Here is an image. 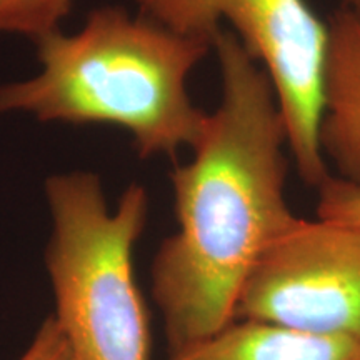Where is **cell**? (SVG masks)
<instances>
[{"label":"cell","instance_id":"ba28073f","mask_svg":"<svg viewBox=\"0 0 360 360\" xmlns=\"http://www.w3.org/2000/svg\"><path fill=\"white\" fill-rule=\"evenodd\" d=\"M74 0H0V34H22L39 40L58 30Z\"/></svg>","mask_w":360,"mask_h":360},{"label":"cell","instance_id":"277c9868","mask_svg":"<svg viewBox=\"0 0 360 360\" xmlns=\"http://www.w3.org/2000/svg\"><path fill=\"white\" fill-rule=\"evenodd\" d=\"M139 13L174 32L212 42L232 30L276 87L289 154L300 179L317 188L330 175L319 143L327 22L307 0H135Z\"/></svg>","mask_w":360,"mask_h":360},{"label":"cell","instance_id":"6da1fadb","mask_svg":"<svg viewBox=\"0 0 360 360\" xmlns=\"http://www.w3.org/2000/svg\"><path fill=\"white\" fill-rule=\"evenodd\" d=\"M220 102L192 159L170 172L177 231L152 260V299L170 350L236 319L264 252L297 219L287 202L289 141L276 87L232 30L212 37Z\"/></svg>","mask_w":360,"mask_h":360},{"label":"cell","instance_id":"8992f818","mask_svg":"<svg viewBox=\"0 0 360 360\" xmlns=\"http://www.w3.org/2000/svg\"><path fill=\"white\" fill-rule=\"evenodd\" d=\"M326 22L319 143L332 175L360 186V13L340 6Z\"/></svg>","mask_w":360,"mask_h":360},{"label":"cell","instance_id":"3957f363","mask_svg":"<svg viewBox=\"0 0 360 360\" xmlns=\"http://www.w3.org/2000/svg\"><path fill=\"white\" fill-rule=\"evenodd\" d=\"M52 232L45 269L52 315L77 360H150V315L134 252L148 219L147 188L130 184L114 210L98 175L57 174L45 182Z\"/></svg>","mask_w":360,"mask_h":360},{"label":"cell","instance_id":"30bf717a","mask_svg":"<svg viewBox=\"0 0 360 360\" xmlns=\"http://www.w3.org/2000/svg\"><path fill=\"white\" fill-rule=\"evenodd\" d=\"M17 360H77L56 319L49 317L35 332L32 342Z\"/></svg>","mask_w":360,"mask_h":360},{"label":"cell","instance_id":"9c48e42d","mask_svg":"<svg viewBox=\"0 0 360 360\" xmlns=\"http://www.w3.org/2000/svg\"><path fill=\"white\" fill-rule=\"evenodd\" d=\"M317 217L360 229V186L328 175L317 187Z\"/></svg>","mask_w":360,"mask_h":360},{"label":"cell","instance_id":"5b68a950","mask_svg":"<svg viewBox=\"0 0 360 360\" xmlns=\"http://www.w3.org/2000/svg\"><path fill=\"white\" fill-rule=\"evenodd\" d=\"M236 319L360 344V229L297 217L250 272Z\"/></svg>","mask_w":360,"mask_h":360},{"label":"cell","instance_id":"8fae6325","mask_svg":"<svg viewBox=\"0 0 360 360\" xmlns=\"http://www.w3.org/2000/svg\"><path fill=\"white\" fill-rule=\"evenodd\" d=\"M342 6L360 13V0H342Z\"/></svg>","mask_w":360,"mask_h":360},{"label":"cell","instance_id":"52a82bcc","mask_svg":"<svg viewBox=\"0 0 360 360\" xmlns=\"http://www.w3.org/2000/svg\"><path fill=\"white\" fill-rule=\"evenodd\" d=\"M165 360H360V344L233 319L215 334L170 350Z\"/></svg>","mask_w":360,"mask_h":360},{"label":"cell","instance_id":"7a4b0ae2","mask_svg":"<svg viewBox=\"0 0 360 360\" xmlns=\"http://www.w3.org/2000/svg\"><path fill=\"white\" fill-rule=\"evenodd\" d=\"M42 70L0 87V114L30 112L42 122L114 125L139 157L191 148L207 112L188 96L191 72L212 42L184 35L124 7H101L77 34L35 40Z\"/></svg>","mask_w":360,"mask_h":360}]
</instances>
